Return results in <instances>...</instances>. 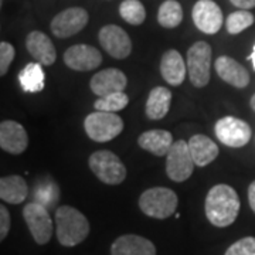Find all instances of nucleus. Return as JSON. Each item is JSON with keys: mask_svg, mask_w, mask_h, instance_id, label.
Here are the masks:
<instances>
[{"mask_svg": "<svg viewBox=\"0 0 255 255\" xmlns=\"http://www.w3.org/2000/svg\"><path fill=\"white\" fill-rule=\"evenodd\" d=\"M189 149L194 164L199 167H204L211 162H214L216 157L219 156V146L206 135L191 136L189 140Z\"/></svg>", "mask_w": 255, "mask_h": 255, "instance_id": "nucleus-21", "label": "nucleus"}, {"mask_svg": "<svg viewBox=\"0 0 255 255\" xmlns=\"http://www.w3.org/2000/svg\"><path fill=\"white\" fill-rule=\"evenodd\" d=\"M55 231L61 246L75 247L88 237L90 223L80 210L61 206L55 211Z\"/></svg>", "mask_w": 255, "mask_h": 255, "instance_id": "nucleus-2", "label": "nucleus"}, {"mask_svg": "<svg viewBox=\"0 0 255 255\" xmlns=\"http://www.w3.org/2000/svg\"><path fill=\"white\" fill-rule=\"evenodd\" d=\"M111 255H156V247L147 238L127 234L112 243Z\"/></svg>", "mask_w": 255, "mask_h": 255, "instance_id": "nucleus-18", "label": "nucleus"}, {"mask_svg": "<svg viewBox=\"0 0 255 255\" xmlns=\"http://www.w3.org/2000/svg\"><path fill=\"white\" fill-rule=\"evenodd\" d=\"M214 67L220 78L236 88H246L250 84V74L246 67H243L237 60L228 55L219 57L214 63Z\"/></svg>", "mask_w": 255, "mask_h": 255, "instance_id": "nucleus-16", "label": "nucleus"}, {"mask_svg": "<svg viewBox=\"0 0 255 255\" xmlns=\"http://www.w3.org/2000/svg\"><path fill=\"white\" fill-rule=\"evenodd\" d=\"M128 78L118 68H108L97 73L90 81L91 91L98 97H105L114 92H124L127 88Z\"/></svg>", "mask_w": 255, "mask_h": 255, "instance_id": "nucleus-15", "label": "nucleus"}, {"mask_svg": "<svg viewBox=\"0 0 255 255\" xmlns=\"http://www.w3.org/2000/svg\"><path fill=\"white\" fill-rule=\"evenodd\" d=\"M177 194L167 187H153L145 190L139 197V209L147 217L169 219L177 209Z\"/></svg>", "mask_w": 255, "mask_h": 255, "instance_id": "nucleus-3", "label": "nucleus"}, {"mask_svg": "<svg viewBox=\"0 0 255 255\" xmlns=\"http://www.w3.org/2000/svg\"><path fill=\"white\" fill-rule=\"evenodd\" d=\"M139 146L156 156H166L173 146V136L169 130L152 129L143 132L137 139Z\"/></svg>", "mask_w": 255, "mask_h": 255, "instance_id": "nucleus-20", "label": "nucleus"}, {"mask_svg": "<svg viewBox=\"0 0 255 255\" xmlns=\"http://www.w3.org/2000/svg\"><path fill=\"white\" fill-rule=\"evenodd\" d=\"M28 146V135L23 125L16 121L0 124V147L11 155L23 153Z\"/></svg>", "mask_w": 255, "mask_h": 255, "instance_id": "nucleus-14", "label": "nucleus"}, {"mask_svg": "<svg viewBox=\"0 0 255 255\" xmlns=\"http://www.w3.org/2000/svg\"><path fill=\"white\" fill-rule=\"evenodd\" d=\"M119 14L129 24L139 26L145 21L146 10L139 0H124L119 6Z\"/></svg>", "mask_w": 255, "mask_h": 255, "instance_id": "nucleus-26", "label": "nucleus"}, {"mask_svg": "<svg viewBox=\"0 0 255 255\" xmlns=\"http://www.w3.org/2000/svg\"><path fill=\"white\" fill-rule=\"evenodd\" d=\"M224 255H255V237H244L228 247Z\"/></svg>", "mask_w": 255, "mask_h": 255, "instance_id": "nucleus-30", "label": "nucleus"}, {"mask_svg": "<svg viewBox=\"0 0 255 255\" xmlns=\"http://www.w3.org/2000/svg\"><path fill=\"white\" fill-rule=\"evenodd\" d=\"M64 63L74 71H91L101 65L102 54L95 47L75 44L64 53Z\"/></svg>", "mask_w": 255, "mask_h": 255, "instance_id": "nucleus-13", "label": "nucleus"}, {"mask_svg": "<svg viewBox=\"0 0 255 255\" xmlns=\"http://www.w3.org/2000/svg\"><path fill=\"white\" fill-rule=\"evenodd\" d=\"M194 26L204 34H217L224 23L223 11L213 0H199L191 10Z\"/></svg>", "mask_w": 255, "mask_h": 255, "instance_id": "nucleus-11", "label": "nucleus"}, {"mask_svg": "<svg viewBox=\"0 0 255 255\" xmlns=\"http://www.w3.org/2000/svg\"><path fill=\"white\" fill-rule=\"evenodd\" d=\"M172 104V92L164 87H156L149 92L146 101V117L152 121L163 119L170 110Z\"/></svg>", "mask_w": 255, "mask_h": 255, "instance_id": "nucleus-22", "label": "nucleus"}, {"mask_svg": "<svg viewBox=\"0 0 255 255\" xmlns=\"http://www.w3.org/2000/svg\"><path fill=\"white\" fill-rule=\"evenodd\" d=\"M241 201L237 191L228 184H216L206 196V217L214 227L231 226L238 217Z\"/></svg>", "mask_w": 255, "mask_h": 255, "instance_id": "nucleus-1", "label": "nucleus"}, {"mask_svg": "<svg viewBox=\"0 0 255 255\" xmlns=\"http://www.w3.org/2000/svg\"><path fill=\"white\" fill-rule=\"evenodd\" d=\"M211 47L206 41H197L187 51V73L196 88L206 87L210 81Z\"/></svg>", "mask_w": 255, "mask_h": 255, "instance_id": "nucleus-6", "label": "nucleus"}, {"mask_svg": "<svg viewBox=\"0 0 255 255\" xmlns=\"http://www.w3.org/2000/svg\"><path fill=\"white\" fill-rule=\"evenodd\" d=\"M88 20H90V16L87 10L82 7H70V9L60 11L51 20L50 28L55 37L68 38L84 30L88 24Z\"/></svg>", "mask_w": 255, "mask_h": 255, "instance_id": "nucleus-10", "label": "nucleus"}, {"mask_svg": "<svg viewBox=\"0 0 255 255\" xmlns=\"http://www.w3.org/2000/svg\"><path fill=\"white\" fill-rule=\"evenodd\" d=\"M187 65L177 50H167L160 60V74L167 84L177 87L186 78Z\"/></svg>", "mask_w": 255, "mask_h": 255, "instance_id": "nucleus-19", "label": "nucleus"}, {"mask_svg": "<svg viewBox=\"0 0 255 255\" xmlns=\"http://www.w3.org/2000/svg\"><path fill=\"white\" fill-rule=\"evenodd\" d=\"M194 160L191 157L189 142L176 140L166 155V174L170 180L182 183L187 180L194 170Z\"/></svg>", "mask_w": 255, "mask_h": 255, "instance_id": "nucleus-7", "label": "nucleus"}, {"mask_svg": "<svg viewBox=\"0 0 255 255\" xmlns=\"http://www.w3.org/2000/svg\"><path fill=\"white\" fill-rule=\"evenodd\" d=\"M254 24V14L248 10H237L226 20V27L230 34H240Z\"/></svg>", "mask_w": 255, "mask_h": 255, "instance_id": "nucleus-28", "label": "nucleus"}, {"mask_svg": "<svg viewBox=\"0 0 255 255\" xmlns=\"http://www.w3.org/2000/svg\"><path fill=\"white\" fill-rule=\"evenodd\" d=\"M248 201H250V207L255 213V180L248 187Z\"/></svg>", "mask_w": 255, "mask_h": 255, "instance_id": "nucleus-34", "label": "nucleus"}, {"mask_svg": "<svg viewBox=\"0 0 255 255\" xmlns=\"http://www.w3.org/2000/svg\"><path fill=\"white\" fill-rule=\"evenodd\" d=\"M28 187L26 180L17 176H6L0 179V199L10 204H20L26 200Z\"/></svg>", "mask_w": 255, "mask_h": 255, "instance_id": "nucleus-23", "label": "nucleus"}, {"mask_svg": "<svg viewBox=\"0 0 255 255\" xmlns=\"http://www.w3.org/2000/svg\"><path fill=\"white\" fill-rule=\"evenodd\" d=\"M236 7L241 10H250L255 7V0H230Z\"/></svg>", "mask_w": 255, "mask_h": 255, "instance_id": "nucleus-33", "label": "nucleus"}, {"mask_svg": "<svg viewBox=\"0 0 255 255\" xmlns=\"http://www.w3.org/2000/svg\"><path fill=\"white\" fill-rule=\"evenodd\" d=\"M44 80H46V75L40 63H28L18 73V82L26 92L43 91Z\"/></svg>", "mask_w": 255, "mask_h": 255, "instance_id": "nucleus-24", "label": "nucleus"}, {"mask_svg": "<svg viewBox=\"0 0 255 255\" xmlns=\"http://www.w3.org/2000/svg\"><path fill=\"white\" fill-rule=\"evenodd\" d=\"M26 48L30 55L41 65H53L57 60V51L50 37L41 31H31L26 38Z\"/></svg>", "mask_w": 255, "mask_h": 255, "instance_id": "nucleus-17", "label": "nucleus"}, {"mask_svg": "<svg viewBox=\"0 0 255 255\" xmlns=\"http://www.w3.org/2000/svg\"><path fill=\"white\" fill-rule=\"evenodd\" d=\"M214 132L220 142L228 147L246 146L253 135L250 125L236 117H224L219 119L214 127Z\"/></svg>", "mask_w": 255, "mask_h": 255, "instance_id": "nucleus-9", "label": "nucleus"}, {"mask_svg": "<svg viewBox=\"0 0 255 255\" xmlns=\"http://www.w3.org/2000/svg\"><path fill=\"white\" fill-rule=\"evenodd\" d=\"M250 60H251V63H253V67H254L255 70V44H254V48H253V54L248 57Z\"/></svg>", "mask_w": 255, "mask_h": 255, "instance_id": "nucleus-35", "label": "nucleus"}, {"mask_svg": "<svg viewBox=\"0 0 255 255\" xmlns=\"http://www.w3.org/2000/svg\"><path fill=\"white\" fill-rule=\"evenodd\" d=\"M251 108H253V111L255 112V94L253 95V98H251Z\"/></svg>", "mask_w": 255, "mask_h": 255, "instance_id": "nucleus-36", "label": "nucleus"}, {"mask_svg": "<svg viewBox=\"0 0 255 255\" xmlns=\"http://www.w3.org/2000/svg\"><path fill=\"white\" fill-rule=\"evenodd\" d=\"M100 43L102 48L114 58L124 60L132 51V41L130 37L122 27L117 24H108L100 30Z\"/></svg>", "mask_w": 255, "mask_h": 255, "instance_id": "nucleus-12", "label": "nucleus"}, {"mask_svg": "<svg viewBox=\"0 0 255 255\" xmlns=\"http://www.w3.org/2000/svg\"><path fill=\"white\" fill-rule=\"evenodd\" d=\"M23 217L37 244H47L53 234V221L48 214V209L40 203L33 201L23 209Z\"/></svg>", "mask_w": 255, "mask_h": 255, "instance_id": "nucleus-8", "label": "nucleus"}, {"mask_svg": "<svg viewBox=\"0 0 255 255\" xmlns=\"http://www.w3.org/2000/svg\"><path fill=\"white\" fill-rule=\"evenodd\" d=\"M34 196H36V203L43 204L47 209H53L58 200V189L54 183L50 182L47 186L41 187V191L37 190Z\"/></svg>", "mask_w": 255, "mask_h": 255, "instance_id": "nucleus-29", "label": "nucleus"}, {"mask_svg": "<svg viewBox=\"0 0 255 255\" xmlns=\"http://www.w3.org/2000/svg\"><path fill=\"white\" fill-rule=\"evenodd\" d=\"M84 129L94 142H110L124 130V121L115 112L97 111L84 121Z\"/></svg>", "mask_w": 255, "mask_h": 255, "instance_id": "nucleus-4", "label": "nucleus"}, {"mask_svg": "<svg viewBox=\"0 0 255 255\" xmlns=\"http://www.w3.org/2000/svg\"><path fill=\"white\" fill-rule=\"evenodd\" d=\"M14 47L11 46L7 41H1L0 43V75H6V73L9 71L10 64L13 63L14 60Z\"/></svg>", "mask_w": 255, "mask_h": 255, "instance_id": "nucleus-31", "label": "nucleus"}, {"mask_svg": "<svg viewBox=\"0 0 255 255\" xmlns=\"http://www.w3.org/2000/svg\"><path fill=\"white\" fill-rule=\"evenodd\" d=\"M157 21L164 28H176L183 21V7L176 0H166L157 10Z\"/></svg>", "mask_w": 255, "mask_h": 255, "instance_id": "nucleus-25", "label": "nucleus"}, {"mask_svg": "<svg viewBox=\"0 0 255 255\" xmlns=\"http://www.w3.org/2000/svg\"><path fill=\"white\" fill-rule=\"evenodd\" d=\"M10 213L9 210L6 209V206H0V240L3 241L7 237L10 230Z\"/></svg>", "mask_w": 255, "mask_h": 255, "instance_id": "nucleus-32", "label": "nucleus"}, {"mask_svg": "<svg viewBox=\"0 0 255 255\" xmlns=\"http://www.w3.org/2000/svg\"><path fill=\"white\" fill-rule=\"evenodd\" d=\"M88 164L92 173L105 184H121L127 177V167L122 160L111 150H97L94 152Z\"/></svg>", "mask_w": 255, "mask_h": 255, "instance_id": "nucleus-5", "label": "nucleus"}, {"mask_svg": "<svg viewBox=\"0 0 255 255\" xmlns=\"http://www.w3.org/2000/svg\"><path fill=\"white\" fill-rule=\"evenodd\" d=\"M128 104H129V98L125 92H114L98 98L94 104V108L102 112H118L127 108Z\"/></svg>", "mask_w": 255, "mask_h": 255, "instance_id": "nucleus-27", "label": "nucleus"}]
</instances>
